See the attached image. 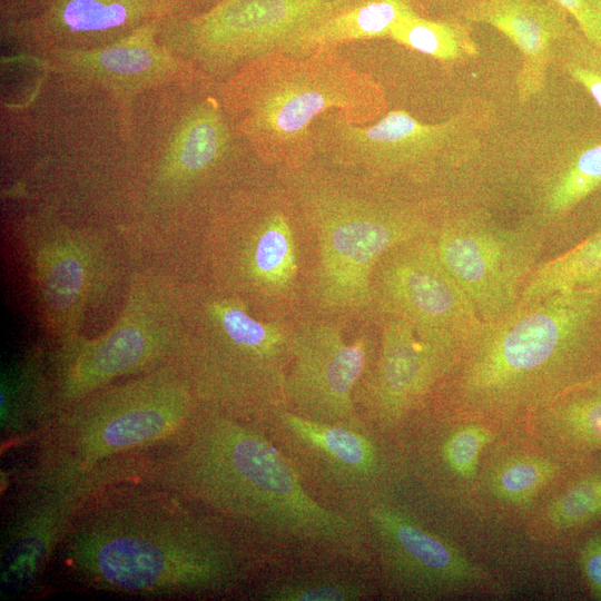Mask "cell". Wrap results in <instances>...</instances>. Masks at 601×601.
<instances>
[{"label":"cell","mask_w":601,"mask_h":601,"mask_svg":"<svg viewBox=\"0 0 601 601\" xmlns=\"http://www.w3.org/2000/svg\"><path fill=\"white\" fill-rule=\"evenodd\" d=\"M579 565L591 597L601 601V532L583 542L579 550Z\"/></svg>","instance_id":"e575fe53"},{"label":"cell","mask_w":601,"mask_h":601,"mask_svg":"<svg viewBox=\"0 0 601 601\" xmlns=\"http://www.w3.org/2000/svg\"><path fill=\"white\" fill-rule=\"evenodd\" d=\"M559 467L538 456H521L501 465L492 476L494 494L509 503L522 504L532 499L558 474Z\"/></svg>","instance_id":"4dcf8cb0"},{"label":"cell","mask_w":601,"mask_h":601,"mask_svg":"<svg viewBox=\"0 0 601 601\" xmlns=\"http://www.w3.org/2000/svg\"><path fill=\"white\" fill-rule=\"evenodd\" d=\"M473 117L456 116L424 124L404 110L361 125L329 111L313 126L315 156L337 170L377 183L405 178L421 181L454 165L474 134Z\"/></svg>","instance_id":"7c38bea8"},{"label":"cell","mask_w":601,"mask_h":601,"mask_svg":"<svg viewBox=\"0 0 601 601\" xmlns=\"http://www.w3.org/2000/svg\"><path fill=\"white\" fill-rule=\"evenodd\" d=\"M225 102L257 155L287 170L315 156L312 129L323 115L339 111L367 125L385 111L381 86L335 49L256 59L230 80Z\"/></svg>","instance_id":"8992f818"},{"label":"cell","mask_w":601,"mask_h":601,"mask_svg":"<svg viewBox=\"0 0 601 601\" xmlns=\"http://www.w3.org/2000/svg\"><path fill=\"white\" fill-rule=\"evenodd\" d=\"M565 72L580 85L601 110V47L582 35L565 43L556 55Z\"/></svg>","instance_id":"d6a6232c"},{"label":"cell","mask_w":601,"mask_h":601,"mask_svg":"<svg viewBox=\"0 0 601 601\" xmlns=\"http://www.w3.org/2000/svg\"><path fill=\"white\" fill-rule=\"evenodd\" d=\"M552 528L570 531L601 519V465L578 475L550 504Z\"/></svg>","instance_id":"f546056e"},{"label":"cell","mask_w":601,"mask_h":601,"mask_svg":"<svg viewBox=\"0 0 601 601\" xmlns=\"http://www.w3.org/2000/svg\"><path fill=\"white\" fill-rule=\"evenodd\" d=\"M378 337L368 329L348 338L334 319L294 323L293 358L286 382L287 407L304 417L333 424L364 426L354 392L371 367Z\"/></svg>","instance_id":"9a60e30c"},{"label":"cell","mask_w":601,"mask_h":601,"mask_svg":"<svg viewBox=\"0 0 601 601\" xmlns=\"http://www.w3.org/2000/svg\"><path fill=\"white\" fill-rule=\"evenodd\" d=\"M461 19L490 24L519 49L522 65L516 90L522 101L541 92L551 58L581 35L570 16L552 0H491L467 10Z\"/></svg>","instance_id":"ffe728a7"},{"label":"cell","mask_w":601,"mask_h":601,"mask_svg":"<svg viewBox=\"0 0 601 601\" xmlns=\"http://www.w3.org/2000/svg\"><path fill=\"white\" fill-rule=\"evenodd\" d=\"M309 256L311 235L290 193L233 197L205 220L195 279L262 317L294 321L307 300Z\"/></svg>","instance_id":"52a82bcc"},{"label":"cell","mask_w":601,"mask_h":601,"mask_svg":"<svg viewBox=\"0 0 601 601\" xmlns=\"http://www.w3.org/2000/svg\"><path fill=\"white\" fill-rule=\"evenodd\" d=\"M430 234L392 248L376 264L372 313L401 319L421 338L462 356L485 323L440 259Z\"/></svg>","instance_id":"5bb4252c"},{"label":"cell","mask_w":601,"mask_h":601,"mask_svg":"<svg viewBox=\"0 0 601 601\" xmlns=\"http://www.w3.org/2000/svg\"><path fill=\"white\" fill-rule=\"evenodd\" d=\"M257 425L322 504L363 521L371 506L396 500L401 473L393 436L366 425L311 420L288 407Z\"/></svg>","instance_id":"8fae6325"},{"label":"cell","mask_w":601,"mask_h":601,"mask_svg":"<svg viewBox=\"0 0 601 601\" xmlns=\"http://www.w3.org/2000/svg\"><path fill=\"white\" fill-rule=\"evenodd\" d=\"M288 171L312 242L307 300L332 315H370L376 264L392 248L428 235L437 215L345 171L307 164Z\"/></svg>","instance_id":"277c9868"},{"label":"cell","mask_w":601,"mask_h":601,"mask_svg":"<svg viewBox=\"0 0 601 601\" xmlns=\"http://www.w3.org/2000/svg\"><path fill=\"white\" fill-rule=\"evenodd\" d=\"M467 24V21L456 17L436 21L413 12L401 18L388 37L434 59L445 62L461 61L477 53Z\"/></svg>","instance_id":"f1b7e54d"},{"label":"cell","mask_w":601,"mask_h":601,"mask_svg":"<svg viewBox=\"0 0 601 601\" xmlns=\"http://www.w3.org/2000/svg\"><path fill=\"white\" fill-rule=\"evenodd\" d=\"M161 20L149 22L101 49L66 51L63 57L104 83L127 89L152 83L173 69L166 67L170 63L154 41Z\"/></svg>","instance_id":"d4e9b609"},{"label":"cell","mask_w":601,"mask_h":601,"mask_svg":"<svg viewBox=\"0 0 601 601\" xmlns=\"http://www.w3.org/2000/svg\"><path fill=\"white\" fill-rule=\"evenodd\" d=\"M348 0H220L179 27L196 58L226 71L279 51L297 32Z\"/></svg>","instance_id":"ac0fdd59"},{"label":"cell","mask_w":601,"mask_h":601,"mask_svg":"<svg viewBox=\"0 0 601 601\" xmlns=\"http://www.w3.org/2000/svg\"><path fill=\"white\" fill-rule=\"evenodd\" d=\"M55 558L86 588L155 600L234 595L278 566L223 516L134 481L95 491Z\"/></svg>","instance_id":"7a4b0ae2"},{"label":"cell","mask_w":601,"mask_h":601,"mask_svg":"<svg viewBox=\"0 0 601 601\" xmlns=\"http://www.w3.org/2000/svg\"><path fill=\"white\" fill-rule=\"evenodd\" d=\"M573 20L581 35L601 47V0H552Z\"/></svg>","instance_id":"836d02e7"},{"label":"cell","mask_w":601,"mask_h":601,"mask_svg":"<svg viewBox=\"0 0 601 601\" xmlns=\"http://www.w3.org/2000/svg\"><path fill=\"white\" fill-rule=\"evenodd\" d=\"M188 280L155 263H136L110 328L48 346L58 411L109 383L173 363L185 329Z\"/></svg>","instance_id":"30bf717a"},{"label":"cell","mask_w":601,"mask_h":601,"mask_svg":"<svg viewBox=\"0 0 601 601\" xmlns=\"http://www.w3.org/2000/svg\"><path fill=\"white\" fill-rule=\"evenodd\" d=\"M417 12L412 0H348L294 35L280 52L306 56L339 45L388 37L404 16Z\"/></svg>","instance_id":"cb8c5ba5"},{"label":"cell","mask_w":601,"mask_h":601,"mask_svg":"<svg viewBox=\"0 0 601 601\" xmlns=\"http://www.w3.org/2000/svg\"><path fill=\"white\" fill-rule=\"evenodd\" d=\"M294 323L262 317L210 283L190 279L174 363L200 406L260 424L287 407Z\"/></svg>","instance_id":"5b68a950"},{"label":"cell","mask_w":601,"mask_h":601,"mask_svg":"<svg viewBox=\"0 0 601 601\" xmlns=\"http://www.w3.org/2000/svg\"><path fill=\"white\" fill-rule=\"evenodd\" d=\"M48 346L36 344L1 376V427L14 440L36 439L57 414Z\"/></svg>","instance_id":"603a6c76"},{"label":"cell","mask_w":601,"mask_h":601,"mask_svg":"<svg viewBox=\"0 0 601 601\" xmlns=\"http://www.w3.org/2000/svg\"><path fill=\"white\" fill-rule=\"evenodd\" d=\"M101 487L92 474L33 465L16 493L2 532L1 587L21 593L42 575L85 501Z\"/></svg>","instance_id":"2e32d148"},{"label":"cell","mask_w":601,"mask_h":601,"mask_svg":"<svg viewBox=\"0 0 601 601\" xmlns=\"http://www.w3.org/2000/svg\"><path fill=\"white\" fill-rule=\"evenodd\" d=\"M546 406L559 437L573 454L601 453V372Z\"/></svg>","instance_id":"4316f807"},{"label":"cell","mask_w":601,"mask_h":601,"mask_svg":"<svg viewBox=\"0 0 601 601\" xmlns=\"http://www.w3.org/2000/svg\"><path fill=\"white\" fill-rule=\"evenodd\" d=\"M491 437L490 430L480 424L459 427L441 442L440 460L454 475L471 479L476 473L480 455Z\"/></svg>","instance_id":"1f68e13d"},{"label":"cell","mask_w":601,"mask_h":601,"mask_svg":"<svg viewBox=\"0 0 601 601\" xmlns=\"http://www.w3.org/2000/svg\"><path fill=\"white\" fill-rule=\"evenodd\" d=\"M14 233L53 343L82 334L89 313L125 298L137 262L118 229L41 207L24 215Z\"/></svg>","instance_id":"9c48e42d"},{"label":"cell","mask_w":601,"mask_h":601,"mask_svg":"<svg viewBox=\"0 0 601 601\" xmlns=\"http://www.w3.org/2000/svg\"><path fill=\"white\" fill-rule=\"evenodd\" d=\"M363 521L373 564L386 587L430 597L487 580L453 544L395 500L371 506Z\"/></svg>","instance_id":"d6986e66"},{"label":"cell","mask_w":601,"mask_h":601,"mask_svg":"<svg viewBox=\"0 0 601 601\" xmlns=\"http://www.w3.org/2000/svg\"><path fill=\"white\" fill-rule=\"evenodd\" d=\"M601 290V223L584 238L544 258L531 274L520 305L572 289Z\"/></svg>","instance_id":"484cf974"},{"label":"cell","mask_w":601,"mask_h":601,"mask_svg":"<svg viewBox=\"0 0 601 601\" xmlns=\"http://www.w3.org/2000/svg\"><path fill=\"white\" fill-rule=\"evenodd\" d=\"M461 355L421 338L405 322L381 317L374 362L354 392L361 421L394 436L453 372Z\"/></svg>","instance_id":"e0dca14e"},{"label":"cell","mask_w":601,"mask_h":601,"mask_svg":"<svg viewBox=\"0 0 601 601\" xmlns=\"http://www.w3.org/2000/svg\"><path fill=\"white\" fill-rule=\"evenodd\" d=\"M200 405L173 362L101 386L57 412L36 437V465L86 475L184 432Z\"/></svg>","instance_id":"ba28073f"},{"label":"cell","mask_w":601,"mask_h":601,"mask_svg":"<svg viewBox=\"0 0 601 601\" xmlns=\"http://www.w3.org/2000/svg\"><path fill=\"white\" fill-rule=\"evenodd\" d=\"M430 237L484 323L518 308L546 248L532 225L506 226L479 210L437 215Z\"/></svg>","instance_id":"4fadbf2b"},{"label":"cell","mask_w":601,"mask_h":601,"mask_svg":"<svg viewBox=\"0 0 601 601\" xmlns=\"http://www.w3.org/2000/svg\"><path fill=\"white\" fill-rule=\"evenodd\" d=\"M491 0H440V2L452 9L456 18H461L467 10L475 6Z\"/></svg>","instance_id":"d590c367"},{"label":"cell","mask_w":601,"mask_h":601,"mask_svg":"<svg viewBox=\"0 0 601 601\" xmlns=\"http://www.w3.org/2000/svg\"><path fill=\"white\" fill-rule=\"evenodd\" d=\"M175 0H47L42 11L16 30L58 48H99L161 20Z\"/></svg>","instance_id":"44dd1931"},{"label":"cell","mask_w":601,"mask_h":601,"mask_svg":"<svg viewBox=\"0 0 601 601\" xmlns=\"http://www.w3.org/2000/svg\"><path fill=\"white\" fill-rule=\"evenodd\" d=\"M120 482L174 491L243 530L278 566L315 561L373 565L364 521L317 501L257 424L199 407L173 440L119 457Z\"/></svg>","instance_id":"6da1fadb"},{"label":"cell","mask_w":601,"mask_h":601,"mask_svg":"<svg viewBox=\"0 0 601 601\" xmlns=\"http://www.w3.org/2000/svg\"><path fill=\"white\" fill-rule=\"evenodd\" d=\"M373 565L352 561H315L272 568L249 595L263 601H363L377 588Z\"/></svg>","instance_id":"7402d4cb"},{"label":"cell","mask_w":601,"mask_h":601,"mask_svg":"<svg viewBox=\"0 0 601 601\" xmlns=\"http://www.w3.org/2000/svg\"><path fill=\"white\" fill-rule=\"evenodd\" d=\"M601 372V290L572 289L485 323L444 380L477 412L544 407Z\"/></svg>","instance_id":"3957f363"},{"label":"cell","mask_w":601,"mask_h":601,"mask_svg":"<svg viewBox=\"0 0 601 601\" xmlns=\"http://www.w3.org/2000/svg\"><path fill=\"white\" fill-rule=\"evenodd\" d=\"M601 189V138L578 146L552 176L542 198L551 220H562Z\"/></svg>","instance_id":"83f0119b"}]
</instances>
